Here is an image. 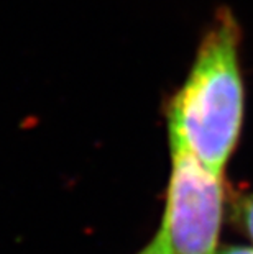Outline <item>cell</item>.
<instances>
[{
  "label": "cell",
  "mask_w": 253,
  "mask_h": 254,
  "mask_svg": "<svg viewBox=\"0 0 253 254\" xmlns=\"http://www.w3.org/2000/svg\"><path fill=\"white\" fill-rule=\"evenodd\" d=\"M242 212H240V218L242 223L245 226L247 235L250 236V240L253 241V195L247 197L242 203Z\"/></svg>",
  "instance_id": "cell-4"
},
{
  "label": "cell",
  "mask_w": 253,
  "mask_h": 254,
  "mask_svg": "<svg viewBox=\"0 0 253 254\" xmlns=\"http://www.w3.org/2000/svg\"><path fill=\"white\" fill-rule=\"evenodd\" d=\"M137 254H173L169 248V243L166 240V235L165 231L158 228L156 235L153 236V240L148 243L147 246L142 248Z\"/></svg>",
  "instance_id": "cell-3"
},
{
  "label": "cell",
  "mask_w": 253,
  "mask_h": 254,
  "mask_svg": "<svg viewBox=\"0 0 253 254\" xmlns=\"http://www.w3.org/2000/svg\"><path fill=\"white\" fill-rule=\"evenodd\" d=\"M244 118L239 28L222 12L199 48L189 75L169 107V144L224 174Z\"/></svg>",
  "instance_id": "cell-1"
},
{
  "label": "cell",
  "mask_w": 253,
  "mask_h": 254,
  "mask_svg": "<svg viewBox=\"0 0 253 254\" xmlns=\"http://www.w3.org/2000/svg\"><path fill=\"white\" fill-rule=\"evenodd\" d=\"M217 254H253V248H247V246H227V248H219Z\"/></svg>",
  "instance_id": "cell-5"
},
{
  "label": "cell",
  "mask_w": 253,
  "mask_h": 254,
  "mask_svg": "<svg viewBox=\"0 0 253 254\" xmlns=\"http://www.w3.org/2000/svg\"><path fill=\"white\" fill-rule=\"evenodd\" d=\"M171 177L160 228L173 254H217L224 210L222 176L171 146Z\"/></svg>",
  "instance_id": "cell-2"
}]
</instances>
